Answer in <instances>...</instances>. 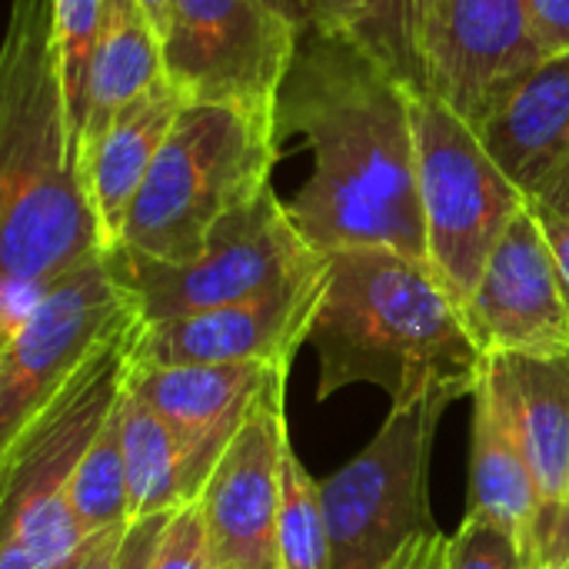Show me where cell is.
Instances as JSON below:
<instances>
[{"instance_id":"d6986e66","label":"cell","mask_w":569,"mask_h":569,"mask_svg":"<svg viewBox=\"0 0 569 569\" xmlns=\"http://www.w3.org/2000/svg\"><path fill=\"white\" fill-rule=\"evenodd\" d=\"M163 80V43L140 0H107L77 117L80 150L110 123L117 110L150 93Z\"/></svg>"},{"instance_id":"8992f818","label":"cell","mask_w":569,"mask_h":569,"mask_svg":"<svg viewBox=\"0 0 569 569\" xmlns=\"http://www.w3.org/2000/svg\"><path fill=\"white\" fill-rule=\"evenodd\" d=\"M417 180L427 263L463 310L480 273L530 197L490 157L480 133L427 90H413Z\"/></svg>"},{"instance_id":"8fae6325","label":"cell","mask_w":569,"mask_h":569,"mask_svg":"<svg viewBox=\"0 0 569 569\" xmlns=\"http://www.w3.org/2000/svg\"><path fill=\"white\" fill-rule=\"evenodd\" d=\"M287 373L277 367L200 493L213 569H277V517L287 430Z\"/></svg>"},{"instance_id":"ba28073f","label":"cell","mask_w":569,"mask_h":569,"mask_svg":"<svg viewBox=\"0 0 569 569\" xmlns=\"http://www.w3.org/2000/svg\"><path fill=\"white\" fill-rule=\"evenodd\" d=\"M143 323H163L270 293L323 263L293 227L277 187L230 213L187 263H160L123 247L107 253Z\"/></svg>"},{"instance_id":"2e32d148","label":"cell","mask_w":569,"mask_h":569,"mask_svg":"<svg viewBox=\"0 0 569 569\" xmlns=\"http://www.w3.org/2000/svg\"><path fill=\"white\" fill-rule=\"evenodd\" d=\"M480 383L513 430L533 473L540 493V543L569 483V350L487 353Z\"/></svg>"},{"instance_id":"7a4b0ae2","label":"cell","mask_w":569,"mask_h":569,"mask_svg":"<svg viewBox=\"0 0 569 569\" xmlns=\"http://www.w3.org/2000/svg\"><path fill=\"white\" fill-rule=\"evenodd\" d=\"M103 253L53 33V0H13L0 53V340Z\"/></svg>"},{"instance_id":"e575fe53","label":"cell","mask_w":569,"mask_h":569,"mask_svg":"<svg viewBox=\"0 0 569 569\" xmlns=\"http://www.w3.org/2000/svg\"><path fill=\"white\" fill-rule=\"evenodd\" d=\"M533 207H540V210H550V213H567L569 217V163L557 173V180L537 197V200H530Z\"/></svg>"},{"instance_id":"d590c367","label":"cell","mask_w":569,"mask_h":569,"mask_svg":"<svg viewBox=\"0 0 569 569\" xmlns=\"http://www.w3.org/2000/svg\"><path fill=\"white\" fill-rule=\"evenodd\" d=\"M290 23H297L300 30H310L313 27V7L317 0H270Z\"/></svg>"},{"instance_id":"603a6c76","label":"cell","mask_w":569,"mask_h":569,"mask_svg":"<svg viewBox=\"0 0 569 569\" xmlns=\"http://www.w3.org/2000/svg\"><path fill=\"white\" fill-rule=\"evenodd\" d=\"M277 569H333L330 527L320 500V483L307 473L293 450H283L280 517H277Z\"/></svg>"},{"instance_id":"277c9868","label":"cell","mask_w":569,"mask_h":569,"mask_svg":"<svg viewBox=\"0 0 569 569\" xmlns=\"http://www.w3.org/2000/svg\"><path fill=\"white\" fill-rule=\"evenodd\" d=\"M140 327L133 317L110 333L0 447V569H63L87 540L70 510V480L127 390Z\"/></svg>"},{"instance_id":"484cf974","label":"cell","mask_w":569,"mask_h":569,"mask_svg":"<svg viewBox=\"0 0 569 569\" xmlns=\"http://www.w3.org/2000/svg\"><path fill=\"white\" fill-rule=\"evenodd\" d=\"M443 569H530L520 543L490 517L467 513L460 530L447 537Z\"/></svg>"},{"instance_id":"5bb4252c","label":"cell","mask_w":569,"mask_h":569,"mask_svg":"<svg viewBox=\"0 0 569 569\" xmlns=\"http://www.w3.org/2000/svg\"><path fill=\"white\" fill-rule=\"evenodd\" d=\"M463 320L483 357L569 350V297L533 203L500 237Z\"/></svg>"},{"instance_id":"836d02e7","label":"cell","mask_w":569,"mask_h":569,"mask_svg":"<svg viewBox=\"0 0 569 569\" xmlns=\"http://www.w3.org/2000/svg\"><path fill=\"white\" fill-rule=\"evenodd\" d=\"M403 3V27H407V40H410V53L417 63V83H420V40L427 30V20L437 7V0H400Z\"/></svg>"},{"instance_id":"d6a6232c","label":"cell","mask_w":569,"mask_h":569,"mask_svg":"<svg viewBox=\"0 0 569 569\" xmlns=\"http://www.w3.org/2000/svg\"><path fill=\"white\" fill-rule=\"evenodd\" d=\"M443 547H447V537L440 530L427 533L387 569H443Z\"/></svg>"},{"instance_id":"4fadbf2b","label":"cell","mask_w":569,"mask_h":569,"mask_svg":"<svg viewBox=\"0 0 569 569\" xmlns=\"http://www.w3.org/2000/svg\"><path fill=\"white\" fill-rule=\"evenodd\" d=\"M327 283V257L317 270L230 307L143 323L133 363L190 367V363H270L293 367L297 350L310 340V323Z\"/></svg>"},{"instance_id":"9a60e30c","label":"cell","mask_w":569,"mask_h":569,"mask_svg":"<svg viewBox=\"0 0 569 569\" xmlns=\"http://www.w3.org/2000/svg\"><path fill=\"white\" fill-rule=\"evenodd\" d=\"M277 367L270 363H190L130 367V390L173 430L183 460V497L200 500L250 403Z\"/></svg>"},{"instance_id":"ffe728a7","label":"cell","mask_w":569,"mask_h":569,"mask_svg":"<svg viewBox=\"0 0 569 569\" xmlns=\"http://www.w3.org/2000/svg\"><path fill=\"white\" fill-rule=\"evenodd\" d=\"M497 520L513 533L530 569H537V530H540V493L527 457L507 427L503 413L477 383L473 390V437H470V507Z\"/></svg>"},{"instance_id":"83f0119b","label":"cell","mask_w":569,"mask_h":569,"mask_svg":"<svg viewBox=\"0 0 569 569\" xmlns=\"http://www.w3.org/2000/svg\"><path fill=\"white\" fill-rule=\"evenodd\" d=\"M173 513H157V517H143V520H130L120 540V553L113 569H150L153 553L160 547V537L167 530Z\"/></svg>"},{"instance_id":"4316f807","label":"cell","mask_w":569,"mask_h":569,"mask_svg":"<svg viewBox=\"0 0 569 569\" xmlns=\"http://www.w3.org/2000/svg\"><path fill=\"white\" fill-rule=\"evenodd\" d=\"M150 569H213L210 537L197 500L173 510Z\"/></svg>"},{"instance_id":"5b68a950","label":"cell","mask_w":569,"mask_h":569,"mask_svg":"<svg viewBox=\"0 0 569 569\" xmlns=\"http://www.w3.org/2000/svg\"><path fill=\"white\" fill-rule=\"evenodd\" d=\"M277 123L220 103H183L123 227L120 247L160 263L193 260L217 223L273 187Z\"/></svg>"},{"instance_id":"cb8c5ba5","label":"cell","mask_w":569,"mask_h":569,"mask_svg":"<svg viewBox=\"0 0 569 569\" xmlns=\"http://www.w3.org/2000/svg\"><path fill=\"white\" fill-rule=\"evenodd\" d=\"M313 30L333 33L363 47L380 63H387L400 80L420 90L400 0H317Z\"/></svg>"},{"instance_id":"ac0fdd59","label":"cell","mask_w":569,"mask_h":569,"mask_svg":"<svg viewBox=\"0 0 569 569\" xmlns=\"http://www.w3.org/2000/svg\"><path fill=\"white\" fill-rule=\"evenodd\" d=\"M183 110V97L163 80L150 93L130 100L123 110L110 117V123L80 150L83 180L90 193V207L100 227L103 253L117 250L123 240L127 217L133 200Z\"/></svg>"},{"instance_id":"e0dca14e","label":"cell","mask_w":569,"mask_h":569,"mask_svg":"<svg viewBox=\"0 0 569 569\" xmlns=\"http://www.w3.org/2000/svg\"><path fill=\"white\" fill-rule=\"evenodd\" d=\"M473 130L503 173L537 200L569 163V57H543Z\"/></svg>"},{"instance_id":"f546056e","label":"cell","mask_w":569,"mask_h":569,"mask_svg":"<svg viewBox=\"0 0 569 569\" xmlns=\"http://www.w3.org/2000/svg\"><path fill=\"white\" fill-rule=\"evenodd\" d=\"M537 569H569V483L560 510L537 543Z\"/></svg>"},{"instance_id":"7402d4cb","label":"cell","mask_w":569,"mask_h":569,"mask_svg":"<svg viewBox=\"0 0 569 569\" xmlns=\"http://www.w3.org/2000/svg\"><path fill=\"white\" fill-rule=\"evenodd\" d=\"M123 400V397H120ZM70 510L83 530V537L127 527L130 523V500H127V460H123V427H120V403L87 457L80 460L70 480Z\"/></svg>"},{"instance_id":"f1b7e54d","label":"cell","mask_w":569,"mask_h":569,"mask_svg":"<svg viewBox=\"0 0 569 569\" xmlns=\"http://www.w3.org/2000/svg\"><path fill=\"white\" fill-rule=\"evenodd\" d=\"M530 13L543 57H569V0H530Z\"/></svg>"},{"instance_id":"4dcf8cb0","label":"cell","mask_w":569,"mask_h":569,"mask_svg":"<svg viewBox=\"0 0 569 569\" xmlns=\"http://www.w3.org/2000/svg\"><path fill=\"white\" fill-rule=\"evenodd\" d=\"M127 527H113L103 533H93L80 543V550L63 563V569H113L117 553H120V540H123Z\"/></svg>"},{"instance_id":"7c38bea8","label":"cell","mask_w":569,"mask_h":569,"mask_svg":"<svg viewBox=\"0 0 569 569\" xmlns=\"http://www.w3.org/2000/svg\"><path fill=\"white\" fill-rule=\"evenodd\" d=\"M540 60L530 0H437L420 40V90L477 127Z\"/></svg>"},{"instance_id":"44dd1931","label":"cell","mask_w":569,"mask_h":569,"mask_svg":"<svg viewBox=\"0 0 569 569\" xmlns=\"http://www.w3.org/2000/svg\"><path fill=\"white\" fill-rule=\"evenodd\" d=\"M120 427H123L130 520L180 510L187 503L180 443L173 430L160 420V413L130 390V383L120 400Z\"/></svg>"},{"instance_id":"6da1fadb","label":"cell","mask_w":569,"mask_h":569,"mask_svg":"<svg viewBox=\"0 0 569 569\" xmlns=\"http://www.w3.org/2000/svg\"><path fill=\"white\" fill-rule=\"evenodd\" d=\"M413 87L363 47L303 30L277 107V137H300L310 170L283 200L317 253L383 247L427 263Z\"/></svg>"},{"instance_id":"d4e9b609","label":"cell","mask_w":569,"mask_h":569,"mask_svg":"<svg viewBox=\"0 0 569 569\" xmlns=\"http://www.w3.org/2000/svg\"><path fill=\"white\" fill-rule=\"evenodd\" d=\"M103 3L107 0H53V33H57V50H60L73 133H77V117L83 103V83H87L93 40L103 20Z\"/></svg>"},{"instance_id":"9c48e42d","label":"cell","mask_w":569,"mask_h":569,"mask_svg":"<svg viewBox=\"0 0 569 569\" xmlns=\"http://www.w3.org/2000/svg\"><path fill=\"white\" fill-rule=\"evenodd\" d=\"M303 30L270 0H170L163 73L183 103H220L277 123Z\"/></svg>"},{"instance_id":"1f68e13d","label":"cell","mask_w":569,"mask_h":569,"mask_svg":"<svg viewBox=\"0 0 569 569\" xmlns=\"http://www.w3.org/2000/svg\"><path fill=\"white\" fill-rule=\"evenodd\" d=\"M537 217H540V227L547 233V243H550V253L557 260V270H560V280H563V290L569 297V217L567 213H550V210H540L533 207Z\"/></svg>"},{"instance_id":"52a82bcc","label":"cell","mask_w":569,"mask_h":569,"mask_svg":"<svg viewBox=\"0 0 569 569\" xmlns=\"http://www.w3.org/2000/svg\"><path fill=\"white\" fill-rule=\"evenodd\" d=\"M447 393L390 407L377 437L320 480L333 569H387L417 540L437 533L430 517V450Z\"/></svg>"},{"instance_id":"8d00e7d4","label":"cell","mask_w":569,"mask_h":569,"mask_svg":"<svg viewBox=\"0 0 569 569\" xmlns=\"http://www.w3.org/2000/svg\"><path fill=\"white\" fill-rule=\"evenodd\" d=\"M147 20L153 23V30L160 33V43H163V30H167V17H170V0H140Z\"/></svg>"},{"instance_id":"30bf717a","label":"cell","mask_w":569,"mask_h":569,"mask_svg":"<svg viewBox=\"0 0 569 569\" xmlns=\"http://www.w3.org/2000/svg\"><path fill=\"white\" fill-rule=\"evenodd\" d=\"M140 317L107 253L60 277L0 340V447H7L123 323Z\"/></svg>"},{"instance_id":"3957f363","label":"cell","mask_w":569,"mask_h":569,"mask_svg":"<svg viewBox=\"0 0 569 569\" xmlns=\"http://www.w3.org/2000/svg\"><path fill=\"white\" fill-rule=\"evenodd\" d=\"M323 257L327 283L307 340L320 360L317 400L353 383L380 387L390 407L473 397L483 350L430 263L383 247Z\"/></svg>"}]
</instances>
